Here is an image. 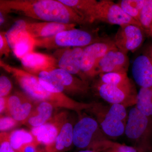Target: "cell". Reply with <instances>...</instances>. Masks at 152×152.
<instances>
[{"instance_id": "1", "label": "cell", "mask_w": 152, "mask_h": 152, "mask_svg": "<svg viewBox=\"0 0 152 152\" xmlns=\"http://www.w3.org/2000/svg\"><path fill=\"white\" fill-rule=\"evenodd\" d=\"M0 12H15L47 22L83 24V18L74 9L59 0H1Z\"/></svg>"}, {"instance_id": "2", "label": "cell", "mask_w": 152, "mask_h": 152, "mask_svg": "<svg viewBox=\"0 0 152 152\" xmlns=\"http://www.w3.org/2000/svg\"><path fill=\"white\" fill-rule=\"evenodd\" d=\"M0 66L12 75L25 94L36 102H48L55 108L71 110L78 114L90 108L92 105V103H86L75 100L66 94H57L50 92L41 84L36 75L8 64L1 60Z\"/></svg>"}, {"instance_id": "3", "label": "cell", "mask_w": 152, "mask_h": 152, "mask_svg": "<svg viewBox=\"0 0 152 152\" xmlns=\"http://www.w3.org/2000/svg\"><path fill=\"white\" fill-rule=\"evenodd\" d=\"M124 134L139 152H152V118L135 107L129 111Z\"/></svg>"}, {"instance_id": "4", "label": "cell", "mask_w": 152, "mask_h": 152, "mask_svg": "<svg viewBox=\"0 0 152 152\" xmlns=\"http://www.w3.org/2000/svg\"><path fill=\"white\" fill-rule=\"evenodd\" d=\"M35 39V47L49 50L59 48H85L102 40L92 32L76 28L63 31L50 37Z\"/></svg>"}, {"instance_id": "5", "label": "cell", "mask_w": 152, "mask_h": 152, "mask_svg": "<svg viewBox=\"0 0 152 152\" xmlns=\"http://www.w3.org/2000/svg\"><path fill=\"white\" fill-rule=\"evenodd\" d=\"M81 113L78 114L79 119L74 125L73 145L80 149L91 150L98 142L109 138L94 117Z\"/></svg>"}, {"instance_id": "6", "label": "cell", "mask_w": 152, "mask_h": 152, "mask_svg": "<svg viewBox=\"0 0 152 152\" xmlns=\"http://www.w3.org/2000/svg\"><path fill=\"white\" fill-rule=\"evenodd\" d=\"M95 21L119 26L125 24L135 25L141 27L139 23L126 13L118 4L110 0L97 1L90 23Z\"/></svg>"}, {"instance_id": "7", "label": "cell", "mask_w": 152, "mask_h": 152, "mask_svg": "<svg viewBox=\"0 0 152 152\" xmlns=\"http://www.w3.org/2000/svg\"><path fill=\"white\" fill-rule=\"evenodd\" d=\"M85 111L94 118L101 129L109 139L116 138L124 134L126 124L109 111L108 105L102 103L92 102L91 107Z\"/></svg>"}, {"instance_id": "8", "label": "cell", "mask_w": 152, "mask_h": 152, "mask_svg": "<svg viewBox=\"0 0 152 152\" xmlns=\"http://www.w3.org/2000/svg\"><path fill=\"white\" fill-rule=\"evenodd\" d=\"M117 48L113 41L102 39L84 49L81 60V70L87 80L94 77L95 67L100 60L110 51Z\"/></svg>"}, {"instance_id": "9", "label": "cell", "mask_w": 152, "mask_h": 152, "mask_svg": "<svg viewBox=\"0 0 152 152\" xmlns=\"http://www.w3.org/2000/svg\"><path fill=\"white\" fill-rule=\"evenodd\" d=\"M98 94L109 104H120L126 108L135 105L137 93L134 88H125L98 81L96 85Z\"/></svg>"}, {"instance_id": "10", "label": "cell", "mask_w": 152, "mask_h": 152, "mask_svg": "<svg viewBox=\"0 0 152 152\" xmlns=\"http://www.w3.org/2000/svg\"><path fill=\"white\" fill-rule=\"evenodd\" d=\"M145 34L142 28L137 25H121L113 41L118 50L127 54L129 52L135 51L142 45Z\"/></svg>"}, {"instance_id": "11", "label": "cell", "mask_w": 152, "mask_h": 152, "mask_svg": "<svg viewBox=\"0 0 152 152\" xmlns=\"http://www.w3.org/2000/svg\"><path fill=\"white\" fill-rule=\"evenodd\" d=\"M69 114L64 111L53 115L45 124L31 129L35 141L45 147L54 142L59 134L63 126L69 119Z\"/></svg>"}, {"instance_id": "12", "label": "cell", "mask_w": 152, "mask_h": 152, "mask_svg": "<svg viewBox=\"0 0 152 152\" xmlns=\"http://www.w3.org/2000/svg\"><path fill=\"white\" fill-rule=\"evenodd\" d=\"M37 103L25 93L17 92L7 97L6 115L23 124L32 113Z\"/></svg>"}, {"instance_id": "13", "label": "cell", "mask_w": 152, "mask_h": 152, "mask_svg": "<svg viewBox=\"0 0 152 152\" xmlns=\"http://www.w3.org/2000/svg\"><path fill=\"white\" fill-rule=\"evenodd\" d=\"M129 65L127 54L117 48L113 49L108 52L97 64L94 71V77L107 73H127Z\"/></svg>"}, {"instance_id": "14", "label": "cell", "mask_w": 152, "mask_h": 152, "mask_svg": "<svg viewBox=\"0 0 152 152\" xmlns=\"http://www.w3.org/2000/svg\"><path fill=\"white\" fill-rule=\"evenodd\" d=\"M49 72L61 83L65 94L72 96H83L88 92L90 87L88 81L59 68H56Z\"/></svg>"}, {"instance_id": "15", "label": "cell", "mask_w": 152, "mask_h": 152, "mask_svg": "<svg viewBox=\"0 0 152 152\" xmlns=\"http://www.w3.org/2000/svg\"><path fill=\"white\" fill-rule=\"evenodd\" d=\"M84 48H67L56 61L58 68L88 81L81 70V60Z\"/></svg>"}, {"instance_id": "16", "label": "cell", "mask_w": 152, "mask_h": 152, "mask_svg": "<svg viewBox=\"0 0 152 152\" xmlns=\"http://www.w3.org/2000/svg\"><path fill=\"white\" fill-rule=\"evenodd\" d=\"M20 60L25 70L34 74L42 71L50 72L58 66L56 59L53 57L33 51Z\"/></svg>"}, {"instance_id": "17", "label": "cell", "mask_w": 152, "mask_h": 152, "mask_svg": "<svg viewBox=\"0 0 152 152\" xmlns=\"http://www.w3.org/2000/svg\"><path fill=\"white\" fill-rule=\"evenodd\" d=\"M74 24H64L55 22H44L41 23L27 22L26 30L34 39L50 37L63 31L75 28Z\"/></svg>"}, {"instance_id": "18", "label": "cell", "mask_w": 152, "mask_h": 152, "mask_svg": "<svg viewBox=\"0 0 152 152\" xmlns=\"http://www.w3.org/2000/svg\"><path fill=\"white\" fill-rule=\"evenodd\" d=\"M132 74L141 88L152 87V59L149 55H140L136 58L132 66Z\"/></svg>"}, {"instance_id": "19", "label": "cell", "mask_w": 152, "mask_h": 152, "mask_svg": "<svg viewBox=\"0 0 152 152\" xmlns=\"http://www.w3.org/2000/svg\"><path fill=\"white\" fill-rule=\"evenodd\" d=\"M73 125L68 119L54 142L45 147V152H65L73 145Z\"/></svg>"}, {"instance_id": "20", "label": "cell", "mask_w": 152, "mask_h": 152, "mask_svg": "<svg viewBox=\"0 0 152 152\" xmlns=\"http://www.w3.org/2000/svg\"><path fill=\"white\" fill-rule=\"evenodd\" d=\"M55 108L51 104L48 102H37L32 113L23 124L31 129L44 124L53 115Z\"/></svg>"}, {"instance_id": "21", "label": "cell", "mask_w": 152, "mask_h": 152, "mask_svg": "<svg viewBox=\"0 0 152 152\" xmlns=\"http://www.w3.org/2000/svg\"><path fill=\"white\" fill-rule=\"evenodd\" d=\"M26 24L27 22L23 20H18L5 32V36L12 50L18 44L34 39L27 31Z\"/></svg>"}, {"instance_id": "22", "label": "cell", "mask_w": 152, "mask_h": 152, "mask_svg": "<svg viewBox=\"0 0 152 152\" xmlns=\"http://www.w3.org/2000/svg\"><path fill=\"white\" fill-rule=\"evenodd\" d=\"M78 13L86 23H90L91 17L97 1L95 0H59Z\"/></svg>"}, {"instance_id": "23", "label": "cell", "mask_w": 152, "mask_h": 152, "mask_svg": "<svg viewBox=\"0 0 152 152\" xmlns=\"http://www.w3.org/2000/svg\"><path fill=\"white\" fill-rule=\"evenodd\" d=\"M134 107L142 114L152 118V87L140 88Z\"/></svg>"}, {"instance_id": "24", "label": "cell", "mask_w": 152, "mask_h": 152, "mask_svg": "<svg viewBox=\"0 0 152 152\" xmlns=\"http://www.w3.org/2000/svg\"><path fill=\"white\" fill-rule=\"evenodd\" d=\"M99 76V82L102 83L125 88L135 87L128 77L127 73H107L100 74Z\"/></svg>"}, {"instance_id": "25", "label": "cell", "mask_w": 152, "mask_h": 152, "mask_svg": "<svg viewBox=\"0 0 152 152\" xmlns=\"http://www.w3.org/2000/svg\"><path fill=\"white\" fill-rule=\"evenodd\" d=\"M91 150L96 152H139L132 146L119 143L109 139L98 142Z\"/></svg>"}, {"instance_id": "26", "label": "cell", "mask_w": 152, "mask_h": 152, "mask_svg": "<svg viewBox=\"0 0 152 152\" xmlns=\"http://www.w3.org/2000/svg\"><path fill=\"white\" fill-rule=\"evenodd\" d=\"M34 75L38 77L41 84L50 92L57 94H65L61 83L50 72L42 71Z\"/></svg>"}, {"instance_id": "27", "label": "cell", "mask_w": 152, "mask_h": 152, "mask_svg": "<svg viewBox=\"0 0 152 152\" xmlns=\"http://www.w3.org/2000/svg\"><path fill=\"white\" fill-rule=\"evenodd\" d=\"M10 140L14 149L17 151L23 145L34 141L35 139L31 131L19 129L10 132Z\"/></svg>"}, {"instance_id": "28", "label": "cell", "mask_w": 152, "mask_h": 152, "mask_svg": "<svg viewBox=\"0 0 152 152\" xmlns=\"http://www.w3.org/2000/svg\"><path fill=\"white\" fill-rule=\"evenodd\" d=\"M145 1V0H121L118 1L117 4L126 13L140 23V14Z\"/></svg>"}, {"instance_id": "29", "label": "cell", "mask_w": 152, "mask_h": 152, "mask_svg": "<svg viewBox=\"0 0 152 152\" xmlns=\"http://www.w3.org/2000/svg\"><path fill=\"white\" fill-rule=\"evenodd\" d=\"M139 23L145 33L152 38V0L145 1Z\"/></svg>"}, {"instance_id": "30", "label": "cell", "mask_w": 152, "mask_h": 152, "mask_svg": "<svg viewBox=\"0 0 152 152\" xmlns=\"http://www.w3.org/2000/svg\"><path fill=\"white\" fill-rule=\"evenodd\" d=\"M108 106L109 111L120 121L126 124L129 113L126 107L120 104H109Z\"/></svg>"}, {"instance_id": "31", "label": "cell", "mask_w": 152, "mask_h": 152, "mask_svg": "<svg viewBox=\"0 0 152 152\" xmlns=\"http://www.w3.org/2000/svg\"><path fill=\"white\" fill-rule=\"evenodd\" d=\"M20 123L12 117L1 115L0 118L1 132H7V131L16 127Z\"/></svg>"}, {"instance_id": "32", "label": "cell", "mask_w": 152, "mask_h": 152, "mask_svg": "<svg viewBox=\"0 0 152 152\" xmlns=\"http://www.w3.org/2000/svg\"><path fill=\"white\" fill-rule=\"evenodd\" d=\"M12 84L8 77L1 75L0 77V97H7L10 96L12 89Z\"/></svg>"}, {"instance_id": "33", "label": "cell", "mask_w": 152, "mask_h": 152, "mask_svg": "<svg viewBox=\"0 0 152 152\" xmlns=\"http://www.w3.org/2000/svg\"><path fill=\"white\" fill-rule=\"evenodd\" d=\"M0 152H17L11 145L10 140V133L0 134Z\"/></svg>"}, {"instance_id": "34", "label": "cell", "mask_w": 152, "mask_h": 152, "mask_svg": "<svg viewBox=\"0 0 152 152\" xmlns=\"http://www.w3.org/2000/svg\"><path fill=\"white\" fill-rule=\"evenodd\" d=\"M10 48L7 41L5 32H1L0 34V56H2L4 55L6 56H8L10 52Z\"/></svg>"}, {"instance_id": "35", "label": "cell", "mask_w": 152, "mask_h": 152, "mask_svg": "<svg viewBox=\"0 0 152 152\" xmlns=\"http://www.w3.org/2000/svg\"><path fill=\"white\" fill-rule=\"evenodd\" d=\"M39 144L34 141L25 144L18 150L17 152H43V151L39 148Z\"/></svg>"}, {"instance_id": "36", "label": "cell", "mask_w": 152, "mask_h": 152, "mask_svg": "<svg viewBox=\"0 0 152 152\" xmlns=\"http://www.w3.org/2000/svg\"><path fill=\"white\" fill-rule=\"evenodd\" d=\"M7 105V97H0V114L2 115L4 113H5Z\"/></svg>"}, {"instance_id": "37", "label": "cell", "mask_w": 152, "mask_h": 152, "mask_svg": "<svg viewBox=\"0 0 152 152\" xmlns=\"http://www.w3.org/2000/svg\"><path fill=\"white\" fill-rule=\"evenodd\" d=\"M5 14L3 13L2 12H0V26H2L3 24L5 23V18L4 17Z\"/></svg>"}, {"instance_id": "38", "label": "cell", "mask_w": 152, "mask_h": 152, "mask_svg": "<svg viewBox=\"0 0 152 152\" xmlns=\"http://www.w3.org/2000/svg\"><path fill=\"white\" fill-rule=\"evenodd\" d=\"M77 152H96L91 150H82Z\"/></svg>"}, {"instance_id": "39", "label": "cell", "mask_w": 152, "mask_h": 152, "mask_svg": "<svg viewBox=\"0 0 152 152\" xmlns=\"http://www.w3.org/2000/svg\"><path fill=\"white\" fill-rule=\"evenodd\" d=\"M149 56L150 57H151V59H152V48L151 49V51H150V55H149Z\"/></svg>"}]
</instances>
